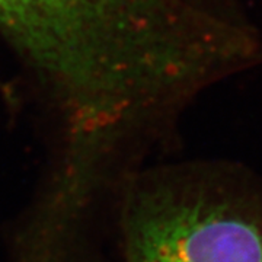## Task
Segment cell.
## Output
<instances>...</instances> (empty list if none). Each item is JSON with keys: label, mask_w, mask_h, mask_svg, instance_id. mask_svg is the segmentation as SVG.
<instances>
[{"label": "cell", "mask_w": 262, "mask_h": 262, "mask_svg": "<svg viewBox=\"0 0 262 262\" xmlns=\"http://www.w3.org/2000/svg\"><path fill=\"white\" fill-rule=\"evenodd\" d=\"M0 29L54 95L61 149L82 158L159 128L200 82L210 35L184 0H0Z\"/></svg>", "instance_id": "cell-1"}, {"label": "cell", "mask_w": 262, "mask_h": 262, "mask_svg": "<svg viewBox=\"0 0 262 262\" xmlns=\"http://www.w3.org/2000/svg\"><path fill=\"white\" fill-rule=\"evenodd\" d=\"M124 262H262V178L229 163L136 173L118 200Z\"/></svg>", "instance_id": "cell-2"}]
</instances>
